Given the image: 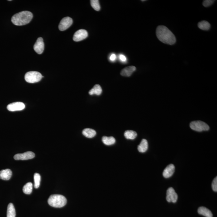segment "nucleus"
Returning a JSON list of instances; mask_svg holds the SVG:
<instances>
[{"instance_id":"9d476101","label":"nucleus","mask_w":217,"mask_h":217,"mask_svg":"<svg viewBox=\"0 0 217 217\" xmlns=\"http://www.w3.org/2000/svg\"><path fill=\"white\" fill-rule=\"evenodd\" d=\"M25 105L23 103L21 102H17L8 104L7 108L10 112L22 110L25 108Z\"/></svg>"},{"instance_id":"5701e85b","label":"nucleus","mask_w":217,"mask_h":217,"mask_svg":"<svg viewBox=\"0 0 217 217\" xmlns=\"http://www.w3.org/2000/svg\"><path fill=\"white\" fill-rule=\"evenodd\" d=\"M33 190V184L31 182L26 183L23 186V191L24 194H31Z\"/></svg>"},{"instance_id":"412c9836","label":"nucleus","mask_w":217,"mask_h":217,"mask_svg":"<svg viewBox=\"0 0 217 217\" xmlns=\"http://www.w3.org/2000/svg\"><path fill=\"white\" fill-rule=\"evenodd\" d=\"M137 136V134L135 131L127 130L124 133V136L126 138L129 140H134Z\"/></svg>"},{"instance_id":"2eb2a0df","label":"nucleus","mask_w":217,"mask_h":217,"mask_svg":"<svg viewBox=\"0 0 217 217\" xmlns=\"http://www.w3.org/2000/svg\"><path fill=\"white\" fill-rule=\"evenodd\" d=\"M198 214L206 217H213V214L209 209L204 207H201L198 209Z\"/></svg>"},{"instance_id":"f03ea898","label":"nucleus","mask_w":217,"mask_h":217,"mask_svg":"<svg viewBox=\"0 0 217 217\" xmlns=\"http://www.w3.org/2000/svg\"><path fill=\"white\" fill-rule=\"evenodd\" d=\"M33 14L29 11H23L14 15L11 18L12 22L17 26L29 23L33 18Z\"/></svg>"},{"instance_id":"f257e3e1","label":"nucleus","mask_w":217,"mask_h":217,"mask_svg":"<svg viewBox=\"0 0 217 217\" xmlns=\"http://www.w3.org/2000/svg\"><path fill=\"white\" fill-rule=\"evenodd\" d=\"M157 37L163 43L173 45L176 42V39L173 33L164 25H159L156 28Z\"/></svg>"},{"instance_id":"a211bd4d","label":"nucleus","mask_w":217,"mask_h":217,"mask_svg":"<svg viewBox=\"0 0 217 217\" xmlns=\"http://www.w3.org/2000/svg\"><path fill=\"white\" fill-rule=\"evenodd\" d=\"M102 92V89L101 87L99 84H96L89 91L88 93L91 96L92 95H96V96H100Z\"/></svg>"},{"instance_id":"bb28decb","label":"nucleus","mask_w":217,"mask_h":217,"mask_svg":"<svg viewBox=\"0 0 217 217\" xmlns=\"http://www.w3.org/2000/svg\"><path fill=\"white\" fill-rule=\"evenodd\" d=\"M212 188L215 192L217 191V177H216L213 180L212 183Z\"/></svg>"},{"instance_id":"a878e982","label":"nucleus","mask_w":217,"mask_h":217,"mask_svg":"<svg viewBox=\"0 0 217 217\" xmlns=\"http://www.w3.org/2000/svg\"><path fill=\"white\" fill-rule=\"evenodd\" d=\"M215 1H213V0H205V1H203V5L205 7H208L212 5Z\"/></svg>"},{"instance_id":"7ed1b4c3","label":"nucleus","mask_w":217,"mask_h":217,"mask_svg":"<svg viewBox=\"0 0 217 217\" xmlns=\"http://www.w3.org/2000/svg\"><path fill=\"white\" fill-rule=\"evenodd\" d=\"M48 204L52 207L60 208L65 206L67 200L65 197L60 195H52L48 199Z\"/></svg>"},{"instance_id":"f8f14e48","label":"nucleus","mask_w":217,"mask_h":217,"mask_svg":"<svg viewBox=\"0 0 217 217\" xmlns=\"http://www.w3.org/2000/svg\"><path fill=\"white\" fill-rule=\"evenodd\" d=\"M175 167L173 164H170L166 167L163 172V176L165 178H168L172 176L175 172Z\"/></svg>"},{"instance_id":"b1692460","label":"nucleus","mask_w":217,"mask_h":217,"mask_svg":"<svg viewBox=\"0 0 217 217\" xmlns=\"http://www.w3.org/2000/svg\"><path fill=\"white\" fill-rule=\"evenodd\" d=\"M34 187L37 189L40 187L41 181V176L39 174L36 173L34 175Z\"/></svg>"},{"instance_id":"dca6fc26","label":"nucleus","mask_w":217,"mask_h":217,"mask_svg":"<svg viewBox=\"0 0 217 217\" xmlns=\"http://www.w3.org/2000/svg\"><path fill=\"white\" fill-rule=\"evenodd\" d=\"M148 149V143L146 139H143L140 144L138 146V149L139 152L144 153L147 151Z\"/></svg>"},{"instance_id":"f3484780","label":"nucleus","mask_w":217,"mask_h":217,"mask_svg":"<svg viewBox=\"0 0 217 217\" xmlns=\"http://www.w3.org/2000/svg\"><path fill=\"white\" fill-rule=\"evenodd\" d=\"M83 134L86 137L92 138L96 136V132L94 130L91 128H86L83 130Z\"/></svg>"},{"instance_id":"9b49d317","label":"nucleus","mask_w":217,"mask_h":217,"mask_svg":"<svg viewBox=\"0 0 217 217\" xmlns=\"http://www.w3.org/2000/svg\"><path fill=\"white\" fill-rule=\"evenodd\" d=\"M33 49L38 54H41L44 49V44L43 39L41 37H39L33 46Z\"/></svg>"},{"instance_id":"0eeeda50","label":"nucleus","mask_w":217,"mask_h":217,"mask_svg":"<svg viewBox=\"0 0 217 217\" xmlns=\"http://www.w3.org/2000/svg\"><path fill=\"white\" fill-rule=\"evenodd\" d=\"M178 195L175 190L172 187H170L167 190L166 199L168 202L176 203L177 201Z\"/></svg>"},{"instance_id":"20e7f679","label":"nucleus","mask_w":217,"mask_h":217,"mask_svg":"<svg viewBox=\"0 0 217 217\" xmlns=\"http://www.w3.org/2000/svg\"><path fill=\"white\" fill-rule=\"evenodd\" d=\"M42 77V75L39 72L30 71L27 72L25 75V79L27 82L34 83L40 81Z\"/></svg>"},{"instance_id":"4be33fe9","label":"nucleus","mask_w":217,"mask_h":217,"mask_svg":"<svg viewBox=\"0 0 217 217\" xmlns=\"http://www.w3.org/2000/svg\"><path fill=\"white\" fill-rule=\"evenodd\" d=\"M198 27L203 30H208L210 28V24L207 21H202L198 24Z\"/></svg>"},{"instance_id":"cd10ccee","label":"nucleus","mask_w":217,"mask_h":217,"mask_svg":"<svg viewBox=\"0 0 217 217\" xmlns=\"http://www.w3.org/2000/svg\"><path fill=\"white\" fill-rule=\"evenodd\" d=\"M120 59L123 62H125L126 61L127 59L126 56L123 54H120Z\"/></svg>"},{"instance_id":"39448f33","label":"nucleus","mask_w":217,"mask_h":217,"mask_svg":"<svg viewBox=\"0 0 217 217\" xmlns=\"http://www.w3.org/2000/svg\"><path fill=\"white\" fill-rule=\"evenodd\" d=\"M190 127L191 129L199 132L207 131L210 129L208 125L201 121H195L191 122L190 124Z\"/></svg>"},{"instance_id":"c85d7f7f","label":"nucleus","mask_w":217,"mask_h":217,"mask_svg":"<svg viewBox=\"0 0 217 217\" xmlns=\"http://www.w3.org/2000/svg\"><path fill=\"white\" fill-rule=\"evenodd\" d=\"M116 59V55L114 53H113L110 57V60L112 61H115Z\"/></svg>"},{"instance_id":"6ab92c4d","label":"nucleus","mask_w":217,"mask_h":217,"mask_svg":"<svg viewBox=\"0 0 217 217\" xmlns=\"http://www.w3.org/2000/svg\"><path fill=\"white\" fill-rule=\"evenodd\" d=\"M102 140L104 144L107 146L112 145L116 143V139L112 136H104Z\"/></svg>"},{"instance_id":"6e6552de","label":"nucleus","mask_w":217,"mask_h":217,"mask_svg":"<svg viewBox=\"0 0 217 217\" xmlns=\"http://www.w3.org/2000/svg\"><path fill=\"white\" fill-rule=\"evenodd\" d=\"M35 156L34 153L28 151L22 154H16L14 156V159L15 160H27L33 159Z\"/></svg>"},{"instance_id":"1a4fd4ad","label":"nucleus","mask_w":217,"mask_h":217,"mask_svg":"<svg viewBox=\"0 0 217 217\" xmlns=\"http://www.w3.org/2000/svg\"><path fill=\"white\" fill-rule=\"evenodd\" d=\"M88 32L84 29H81L78 30L74 35L73 39L75 41H82L88 37Z\"/></svg>"},{"instance_id":"aec40b11","label":"nucleus","mask_w":217,"mask_h":217,"mask_svg":"<svg viewBox=\"0 0 217 217\" xmlns=\"http://www.w3.org/2000/svg\"><path fill=\"white\" fill-rule=\"evenodd\" d=\"M16 212L15 208L13 203H10L8 205L6 217H15Z\"/></svg>"},{"instance_id":"393cba45","label":"nucleus","mask_w":217,"mask_h":217,"mask_svg":"<svg viewBox=\"0 0 217 217\" xmlns=\"http://www.w3.org/2000/svg\"><path fill=\"white\" fill-rule=\"evenodd\" d=\"M91 4L92 7L96 11L100 10V5L98 0H91Z\"/></svg>"},{"instance_id":"4468645a","label":"nucleus","mask_w":217,"mask_h":217,"mask_svg":"<svg viewBox=\"0 0 217 217\" xmlns=\"http://www.w3.org/2000/svg\"><path fill=\"white\" fill-rule=\"evenodd\" d=\"M12 172L9 169L1 170L0 171V179L3 180H9L12 176Z\"/></svg>"},{"instance_id":"423d86ee","label":"nucleus","mask_w":217,"mask_h":217,"mask_svg":"<svg viewBox=\"0 0 217 217\" xmlns=\"http://www.w3.org/2000/svg\"><path fill=\"white\" fill-rule=\"evenodd\" d=\"M73 23V20L70 17H65L62 19L59 25V30L63 31L68 29Z\"/></svg>"},{"instance_id":"ddd939ff","label":"nucleus","mask_w":217,"mask_h":217,"mask_svg":"<svg viewBox=\"0 0 217 217\" xmlns=\"http://www.w3.org/2000/svg\"><path fill=\"white\" fill-rule=\"evenodd\" d=\"M136 70V67L133 66L127 67L121 71L120 74L121 76L129 77L132 75L133 73Z\"/></svg>"}]
</instances>
